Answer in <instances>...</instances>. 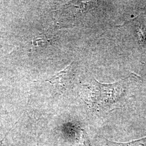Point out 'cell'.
Here are the masks:
<instances>
[{"instance_id": "3", "label": "cell", "mask_w": 146, "mask_h": 146, "mask_svg": "<svg viewBox=\"0 0 146 146\" xmlns=\"http://www.w3.org/2000/svg\"><path fill=\"white\" fill-rule=\"evenodd\" d=\"M2 141H0V146H2Z\"/></svg>"}, {"instance_id": "1", "label": "cell", "mask_w": 146, "mask_h": 146, "mask_svg": "<svg viewBox=\"0 0 146 146\" xmlns=\"http://www.w3.org/2000/svg\"><path fill=\"white\" fill-rule=\"evenodd\" d=\"M125 81H120L112 84H102L94 80L92 84H88L87 87L91 90L93 97L95 101L104 100V103H107V100H113V96L115 99L120 97L123 91ZM114 101V100H113Z\"/></svg>"}, {"instance_id": "2", "label": "cell", "mask_w": 146, "mask_h": 146, "mask_svg": "<svg viewBox=\"0 0 146 146\" xmlns=\"http://www.w3.org/2000/svg\"><path fill=\"white\" fill-rule=\"evenodd\" d=\"M72 64L58 73L52 75L46 81L50 82L52 85H55L61 87H65L69 84L73 76Z\"/></svg>"}, {"instance_id": "4", "label": "cell", "mask_w": 146, "mask_h": 146, "mask_svg": "<svg viewBox=\"0 0 146 146\" xmlns=\"http://www.w3.org/2000/svg\"><path fill=\"white\" fill-rule=\"evenodd\" d=\"M39 146V145H38V143H37V146Z\"/></svg>"}]
</instances>
